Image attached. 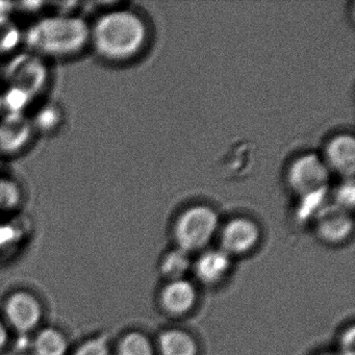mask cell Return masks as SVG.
I'll return each mask as SVG.
<instances>
[{
	"label": "cell",
	"instance_id": "cell-16",
	"mask_svg": "<svg viewBox=\"0 0 355 355\" xmlns=\"http://www.w3.org/2000/svg\"><path fill=\"white\" fill-rule=\"evenodd\" d=\"M332 198L334 200V205L348 211L352 209L354 205V184L352 180H347L340 186L336 187L334 191Z\"/></svg>",
	"mask_w": 355,
	"mask_h": 355
},
{
	"label": "cell",
	"instance_id": "cell-3",
	"mask_svg": "<svg viewBox=\"0 0 355 355\" xmlns=\"http://www.w3.org/2000/svg\"><path fill=\"white\" fill-rule=\"evenodd\" d=\"M219 226V217L211 207L196 205L182 211L174 226V236L182 250H198L209 244Z\"/></svg>",
	"mask_w": 355,
	"mask_h": 355
},
{
	"label": "cell",
	"instance_id": "cell-14",
	"mask_svg": "<svg viewBox=\"0 0 355 355\" xmlns=\"http://www.w3.org/2000/svg\"><path fill=\"white\" fill-rule=\"evenodd\" d=\"M111 342L107 334H95L80 343L71 355H111Z\"/></svg>",
	"mask_w": 355,
	"mask_h": 355
},
{
	"label": "cell",
	"instance_id": "cell-8",
	"mask_svg": "<svg viewBox=\"0 0 355 355\" xmlns=\"http://www.w3.org/2000/svg\"><path fill=\"white\" fill-rule=\"evenodd\" d=\"M353 223L348 211L336 207H326L318 216V234L328 242L345 240L352 232Z\"/></svg>",
	"mask_w": 355,
	"mask_h": 355
},
{
	"label": "cell",
	"instance_id": "cell-15",
	"mask_svg": "<svg viewBox=\"0 0 355 355\" xmlns=\"http://www.w3.org/2000/svg\"><path fill=\"white\" fill-rule=\"evenodd\" d=\"M186 253V251L180 249V251H174L166 257L162 269L167 277L173 280L182 279V276L189 268V259Z\"/></svg>",
	"mask_w": 355,
	"mask_h": 355
},
{
	"label": "cell",
	"instance_id": "cell-7",
	"mask_svg": "<svg viewBox=\"0 0 355 355\" xmlns=\"http://www.w3.org/2000/svg\"><path fill=\"white\" fill-rule=\"evenodd\" d=\"M322 159L329 171L351 178L354 174L355 168L354 138L346 134L334 137L326 145Z\"/></svg>",
	"mask_w": 355,
	"mask_h": 355
},
{
	"label": "cell",
	"instance_id": "cell-12",
	"mask_svg": "<svg viewBox=\"0 0 355 355\" xmlns=\"http://www.w3.org/2000/svg\"><path fill=\"white\" fill-rule=\"evenodd\" d=\"M162 355H196L197 346L194 338L182 330H168L159 340Z\"/></svg>",
	"mask_w": 355,
	"mask_h": 355
},
{
	"label": "cell",
	"instance_id": "cell-13",
	"mask_svg": "<svg viewBox=\"0 0 355 355\" xmlns=\"http://www.w3.org/2000/svg\"><path fill=\"white\" fill-rule=\"evenodd\" d=\"M117 355H153V347L141 332H128L118 343Z\"/></svg>",
	"mask_w": 355,
	"mask_h": 355
},
{
	"label": "cell",
	"instance_id": "cell-10",
	"mask_svg": "<svg viewBox=\"0 0 355 355\" xmlns=\"http://www.w3.org/2000/svg\"><path fill=\"white\" fill-rule=\"evenodd\" d=\"M230 269V254L224 250H209L203 253L196 263L199 279L205 284H216L222 280Z\"/></svg>",
	"mask_w": 355,
	"mask_h": 355
},
{
	"label": "cell",
	"instance_id": "cell-17",
	"mask_svg": "<svg viewBox=\"0 0 355 355\" xmlns=\"http://www.w3.org/2000/svg\"><path fill=\"white\" fill-rule=\"evenodd\" d=\"M10 340V330L3 318H0V351L6 348Z\"/></svg>",
	"mask_w": 355,
	"mask_h": 355
},
{
	"label": "cell",
	"instance_id": "cell-5",
	"mask_svg": "<svg viewBox=\"0 0 355 355\" xmlns=\"http://www.w3.org/2000/svg\"><path fill=\"white\" fill-rule=\"evenodd\" d=\"M329 173L322 157L315 153H306L291 163L288 170V186L299 196H306L325 190Z\"/></svg>",
	"mask_w": 355,
	"mask_h": 355
},
{
	"label": "cell",
	"instance_id": "cell-9",
	"mask_svg": "<svg viewBox=\"0 0 355 355\" xmlns=\"http://www.w3.org/2000/svg\"><path fill=\"white\" fill-rule=\"evenodd\" d=\"M196 302V290L188 280H172L162 293L164 309L173 315H182Z\"/></svg>",
	"mask_w": 355,
	"mask_h": 355
},
{
	"label": "cell",
	"instance_id": "cell-2",
	"mask_svg": "<svg viewBox=\"0 0 355 355\" xmlns=\"http://www.w3.org/2000/svg\"><path fill=\"white\" fill-rule=\"evenodd\" d=\"M90 26L73 16L39 20L28 28L26 42L31 51L49 59L76 57L89 47Z\"/></svg>",
	"mask_w": 355,
	"mask_h": 355
},
{
	"label": "cell",
	"instance_id": "cell-1",
	"mask_svg": "<svg viewBox=\"0 0 355 355\" xmlns=\"http://www.w3.org/2000/svg\"><path fill=\"white\" fill-rule=\"evenodd\" d=\"M148 30L136 12L121 9L103 13L90 26L89 49L109 63L136 58L146 45Z\"/></svg>",
	"mask_w": 355,
	"mask_h": 355
},
{
	"label": "cell",
	"instance_id": "cell-11",
	"mask_svg": "<svg viewBox=\"0 0 355 355\" xmlns=\"http://www.w3.org/2000/svg\"><path fill=\"white\" fill-rule=\"evenodd\" d=\"M69 351V340L59 328L47 326L38 330L33 338L34 355H68Z\"/></svg>",
	"mask_w": 355,
	"mask_h": 355
},
{
	"label": "cell",
	"instance_id": "cell-4",
	"mask_svg": "<svg viewBox=\"0 0 355 355\" xmlns=\"http://www.w3.org/2000/svg\"><path fill=\"white\" fill-rule=\"evenodd\" d=\"M3 311L6 325L20 336L36 331L44 315L40 299L26 290L12 292L3 302Z\"/></svg>",
	"mask_w": 355,
	"mask_h": 355
},
{
	"label": "cell",
	"instance_id": "cell-6",
	"mask_svg": "<svg viewBox=\"0 0 355 355\" xmlns=\"http://www.w3.org/2000/svg\"><path fill=\"white\" fill-rule=\"evenodd\" d=\"M261 232L257 223L246 218L230 220L222 230V250L227 254L248 252L259 242Z\"/></svg>",
	"mask_w": 355,
	"mask_h": 355
}]
</instances>
